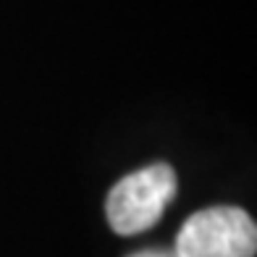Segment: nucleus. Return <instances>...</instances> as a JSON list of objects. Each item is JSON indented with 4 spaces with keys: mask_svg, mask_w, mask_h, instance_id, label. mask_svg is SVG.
Returning a JSON list of instances; mask_svg holds the SVG:
<instances>
[{
    "mask_svg": "<svg viewBox=\"0 0 257 257\" xmlns=\"http://www.w3.org/2000/svg\"><path fill=\"white\" fill-rule=\"evenodd\" d=\"M173 249L179 257H254L257 226L236 205L205 207L184 220Z\"/></svg>",
    "mask_w": 257,
    "mask_h": 257,
    "instance_id": "f03ea898",
    "label": "nucleus"
},
{
    "mask_svg": "<svg viewBox=\"0 0 257 257\" xmlns=\"http://www.w3.org/2000/svg\"><path fill=\"white\" fill-rule=\"evenodd\" d=\"M179 179L168 163H153L123 176L105 200V215L115 233L134 236L153 228L176 197Z\"/></svg>",
    "mask_w": 257,
    "mask_h": 257,
    "instance_id": "f257e3e1",
    "label": "nucleus"
},
{
    "mask_svg": "<svg viewBox=\"0 0 257 257\" xmlns=\"http://www.w3.org/2000/svg\"><path fill=\"white\" fill-rule=\"evenodd\" d=\"M128 257H179V254H176V249H160V247H150V249L132 252Z\"/></svg>",
    "mask_w": 257,
    "mask_h": 257,
    "instance_id": "7ed1b4c3",
    "label": "nucleus"
}]
</instances>
